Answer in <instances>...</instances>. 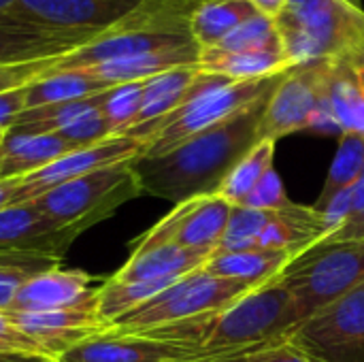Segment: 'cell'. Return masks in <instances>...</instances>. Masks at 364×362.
<instances>
[{
	"mask_svg": "<svg viewBox=\"0 0 364 362\" xmlns=\"http://www.w3.org/2000/svg\"><path fill=\"white\" fill-rule=\"evenodd\" d=\"M145 151H147V143H143L130 134H117V137L100 141L92 147L75 149V151L53 160L45 169L21 177L11 205L30 203L32 198L49 192L55 186H62L70 179L83 177L87 173H94V171L111 166V164L136 160Z\"/></svg>",
	"mask_w": 364,
	"mask_h": 362,
	"instance_id": "12",
	"label": "cell"
},
{
	"mask_svg": "<svg viewBox=\"0 0 364 362\" xmlns=\"http://www.w3.org/2000/svg\"><path fill=\"white\" fill-rule=\"evenodd\" d=\"M17 186H19V179H6V181H0V209L11 207L13 196H15V192H17Z\"/></svg>",
	"mask_w": 364,
	"mask_h": 362,
	"instance_id": "40",
	"label": "cell"
},
{
	"mask_svg": "<svg viewBox=\"0 0 364 362\" xmlns=\"http://www.w3.org/2000/svg\"><path fill=\"white\" fill-rule=\"evenodd\" d=\"M290 260L292 256L288 252L262 250V247L213 252L211 258L203 265V271L215 277L235 280V282H243L254 288H260V286L275 282Z\"/></svg>",
	"mask_w": 364,
	"mask_h": 362,
	"instance_id": "23",
	"label": "cell"
},
{
	"mask_svg": "<svg viewBox=\"0 0 364 362\" xmlns=\"http://www.w3.org/2000/svg\"><path fill=\"white\" fill-rule=\"evenodd\" d=\"M213 252L186 250L179 245H156L147 250H132L128 262L113 275L117 282H149L166 277H183L203 269Z\"/></svg>",
	"mask_w": 364,
	"mask_h": 362,
	"instance_id": "22",
	"label": "cell"
},
{
	"mask_svg": "<svg viewBox=\"0 0 364 362\" xmlns=\"http://www.w3.org/2000/svg\"><path fill=\"white\" fill-rule=\"evenodd\" d=\"M58 60L60 58H47V60H36V62L0 66V92L26 85V83H30V81L47 75V73H51Z\"/></svg>",
	"mask_w": 364,
	"mask_h": 362,
	"instance_id": "37",
	"label": "cell"
},
{
	"mask_svg": "<svg viewBox=\"0 0 364 362\" xmlns=\"http://www.w3.org/2000/svg\"><path fill=\"white\" fill-rule=\"evenodd\" d=\"M271 218V211L262 209H252L243 205H235L226 233L222 237V243L218 245L215 252H232V250H250L256 247L258 237L267 228Z\"/></svg>",
	"mask_w": 364,
	"mask_h": 362,
	"instance_id": "33",
	"label": "cell"
},
{
	"mask_svg": "<svg viewBox=\"0 0 364 362\" xmlns=\"http://www.w3.org/2000/svg\"><path fill=\"white\" fill-rule=\"evenodd\" d=\"M364 171V137L358 134H341L337 154L333 158V164L328 169V175L324 179L322 192L318 201L311 207L326 205L333 196H337L343 190L354 188V183L360 179Z\"/></svg>",
	"mask_w": 364,
	"mask_h": 362,
	"instance_id": "30",
	"label": "cell"
},
{
	"mask_svg": "<svg viewBox=\"0 0 364 362\" xmlns=\"http://www.w3.org/2000/svg\"><path fill=\"white\" fill-rule=\"evenodd\" d=\"M200 49L196 43L173 47V49H160L149 53H139L130 58L109 60L96 66H90L87 70L100 79L105 85H122V83H134V81H147L160 73L181 68V66H194L198 64Z\"/></svg>",
	"mask_w": 364,
	"mask_h": 362,
	"instance_id": "20",
	"label": "cell"
},
{
	"mask_svg": "<svg viewBox=\"0 0 364 362\" xmlns=\"http://www.w3.org/2000/svg\"><path fill=\"white\" fill-rule=\"evenodd\" d=\"M288 346L309 362H364V284L303 320Z\"/></svg>",
	"mask_w": 364,
	"mask_h": 362,
	"instance_id": "9",
	"label": "cell"
},
{
	"mask_svg": "<svg viewBox=\"0 0 364 362\" xmlns=\"http://www.w3.org/2000/svg\"><path fill=\"white\" fill-rule=\"evenodd\" d=\"M275 141H258L226 175L218 194L232 205H241L260 179L275 169Z\"/></svg>",
	"mask_w": 364,
	"mask_h": 362,
	"instance_id": "28",
	"label": "cell"
},
{
	"mask_svg": "<svg viewBox=\"0 0 364 362\" xmlns=\"http://www.w3.org/2000/svg\"><path fill=\"white\" fill-rule=\"evenodd\" d=\"M98 288L92 277L75 269H51L28 280L9 312H55L77 307L94 299Z\"/></svg>",
	"mask_w": 364,
	"mask_h": 362,
	"instance_id": "16",
	"label": "cell"
},
{
	"mask_svg": "<svg viewBox=\"0 0 364 362\" xmlns=\"http://www.w3.org/2000/svg\"><path fill=\"white\" fill-rule=\"evenodd\" d=\"M215 51H267V49H284L279 32L275 28V19L256 13L247 21H243L237 30H232L218 47H211ZM205 51V49H203Z\"/></svg>",
	"mask_w": 364,
	"mask_h": 362,
	"instance_id": "31",
	"label": "cell"
},
{
	"mask_svg": "<svg viewBox=\"0 0 364 362\" xmlns=\"http://www.w3.org/2000/svg\"><path fill=\"white\" fill-rule=\"evenodd\" d=\"M348 2H352V4H356V6H363V0H348Z\"/></svg>",
	"mask_w": 364,
	"mask_h": 362,
	"instance_id": "45",
	"label": "cell"
},
{
	"mask_svg": "<svg viewBox=\"0 0 364 362\" xmlns=\"http://www.w3.org/2000/svg\"><path fill=\"white\" fill-rule=\"evenodd\" d=\"M200 75L198 64L194 66H181L166 73H160L143 83V102L141 111L136 115L134 126L126 132L143 143H147V132L164 119L168 113H173L190 94L196 77Z\"/></svg>",
	"mask_w": 364,
	"mask_h": 362,
	"instance_id": "18",
	"label": "cell"
},
{
	"mask_svg": "<svg viewBox=\"0 0 364 362\" xmlns=\"http://www.w3.org/2000/svg\"><path fill=\"white\" fill-rule=\"evenodd\" d=\"M83 233L81 226L58 228L34 205H11L0 209V252L30 250L60 256Z\"/></svg>",
	"mask_w": 364,
	"mask_h": 362,
	"instance_id": "15",
	"label": "cell"
},
{
	"mask_svg": "<svg viewBox=\"0 0 364 362\" xmlns=\"http://www.w3.org/2000/svg\"><path fill=\"white\" fill-rule=\"evenodd\" d=\"M282 75L254 81H232L200 70L188 98L147 132V151L143 156H162L183 141L241 113L252 102L271 94Z\"/></svg>",
	"mask_w": 364,
	"mask_h": 362,
	"instance_id": "4",
	"label": "cell"
},
{
	"mask_svg": "<svg viewBox=\"0 0 364 362\" xmlns=\"http://www.w3.org/2000/svg\"><path fill=\"white\" fill-rule=\"evenodd\" d=\"M241 205L252 207V209H262V211H284L292 207L294 203L290 201L279 173L271 169Z\"/></svg>",
	"mask_w": 364,
	"mask_h": 362,
	"instance_id": "35",
	"label": "cell"
},
{
	"mask_svg": "<svg viewBox=\"0 0 364 362\" xmlns=\"http://www.w3.org/2000/svg\"><path fill=\"white\" fill-rule=\"evenodd\" d=\"M43 358H32V356H4L0 354V362H41Z\"/></svg>",
	"mask_w": 364,
	"mask_h": 362,
	"instance_id": "44",
	"label": "cell"
},
{
	"mask_svg": "<svg viewBox=\"0 0 364 362\" xmlns=\"http://www.w3.org/2000/svg\"><path fill=\"white\" fill-rule=\"evenodd\" d=\"M30 83L0 92V128L2 130H9L13 122L19 117V113L26 111V94H28Z\"/></svg>",
	"mask_w": 364,
	"mask_h": 362,
	"instance_id": "39",
	"label": "cell"
},
{
	"mask_svg": "<svg viewBox=\"0 0 364 362\" xmlns=\"http://www.w3.org/2000/svg\"><path fill=\"white\" fill-rule=\"evenodd\" d=\"M232 207L235 205L220 194H207L177 203L168 215H164L136 241L134 250L179 245L186 250L215 252L226 233Z\"/></svg>",
	"mask_w": 364,
	"mask_h": 362,
	"instance_id": "10",
	"label": "cell"
},
{
	"mask_svg": "<svg viewBox=\"0 0 364 362\" xmlns=\"http://www.w3.org/2000/svg\"><path fill=\"white\" fill-rule=\"evenodd\" d=\"M179 277H166V280H149V282H117L109 280L98 288V309L100 316L113 324L124 314L132 312L134 307L143 305L145 301L154 299L158 292L175 284Z\"/></svg>",
	"mask_w": 364,
	"mask_h": 362,
	"instance_id": "29",
	"label": "cell"
},
{
	"mask_svg": "<svg viewBox=\"0 0 364 362\" xmlns=\"http://www.w3.org/2000/svg\"><path fill=\"white\" fill-rule=\"evenodd\" d=\"M326 68L328 60L309 62L292 66L279 77L262 111L258 128L260 141L277 143L279 139L303 130L339 134L324 98Z\"/></svg>",
	"mask_w": 364,
	"mask_h": 362,
	"instance_id": "8",
	"label": "cell"
},
{
	"mask_svg": "<svg viewBox=\"0 0 364 362\" xmlns=\"http://www.w3.org/2000/svg\"><path fill=\"white\" fill-rule=\"evenodd\" d=\"M269 96L162 156L136 158L132 171L143 194L175 205L196 196L218 194L232 166L260 141L258 128Z\"/></svg>",
	"mask_w": 364,
	"mask_h": 362,
	"instance_id": "1",
	"label": "cell"
},
{
	"mask_svg": "<svg viewBox=\"0 0 364 362\" xmlns=\"http://www.w3.org/2000/svg\"><path fill=\"white\" fill-rule=\"evenodd\" d=\"M134 160L111 164L70 179L30 201L58 228L81 226L83 230L111 218L124 203L143 194L132 171Z\"/></svg>",
	"mask_w": 364,
	"mask_h": 362,
	"instance_id": "7",
	"label": "cell"
},
{
	"mask_svg": "<svg viewBox=\"0 0 364 362\" xmlns=\"http://www.w3.org/2000/svg\"><path fill=\"white\" fill-rule=\"evenodd\" d=\"M324 98L339 137H364V79L350 60H328Z\"/></svg>",
	"mask_w": 364,
	"mask_h": 362,
	"instance_id": "21",
	"label": "cell"
},
{
	"mask_svg": "<svg viewBox=\"0 0 364 362\" xmlns=\"http://www.w3.org/2000/svg\"><path fill=\"white\" fill-rule=\"evenodd\" d=\"M198 362H309L301 352H296L292 346L288 344H279V346H271V348H262V350H254V352H245V354H237V356H228V358H207V361Z\"/></svg>",
	"mask_w": 364,
	"mask_h": 362,
	"instance_id": "38",
	"label": "cell"
},
{
	"mask_svg": "<svg viewBox=\"0 0 364 362\" xmlns=\"http://www.w3.org/2000/svg\"><path fill=\"white\" fill-rule=\"evenodd\" d=\"M260 13H264V15H269V17H275L282 9H284V4L288 2V0H250Z\"/></svg>",
	"mask_w": 364,
	"mask_h": 362,
	"instance_id": "41",
	"label": "cell"
},
{
	"mask_svg": "<svg viewBox=\"0 0 364 362\" xmlns=\"http://www.w3.org/2000/svg\"><path fill=\"white\" fill-rule=\"evenodd\" d=\"M326 241H364V171L352 188L350 213L339 230H335Z\"/></svg>",
	"mask_w": 364,
	"mask_h": 362,
	"instance_id": "36",
	"label": "cell"
},
{
	"mask_svg": "<svg viewBox=\"0 0 364 362\" xmlns=\"http://www.w3.org/2000/svg\"><path fill=\"white\" fill-rule=\"evenodd\" d=\"M198 68L209 75H220L232 81H254L286 73L292 62L284 49L267 51H215L205 49L198 55Z\"/></svg>",
	"mask_w": 364,
	"mask_h": 362,
	"instance_id": "24",
	"label": "cell"
},
{
	"mask_svg": "<svg viewBox=\"0 0 364 362\" xmlns=\"http://www.w3.org/2000/svg\"><path fill=\"white\" fill-rule=\"evenodd\" d=\"M11 320L32 339H36L53 358H60L79 344L105 333L111 324L100 316L98 292L94 299L55 312H6Z\"/></svg>",
	"mask_w": 364,
	"mask_h": 362,
	"instance_id": "13",
	"label": "cell"
},
{
	"mask_svg": "<svg viewBox=\"0 0 364 362\" xmlns=\"http://www.w3.org/2000/svg\"><path fill=\"white\" fill-rule=\"evenodd\" d=\"M75 151L60 134H21L6 130L0 143V181L21 179Z\"/></svg>",
	"mask_w": 364,
	"mask_h": 362,
	"instance_id": "19",
	"label": "cell"
},
{
	"mask_svg": "<svg viewBox=\"0 0 364 362\" xmlns=\"http://www.w3.org/2000/svg\"><path fill=\"white\" fill-rule=\"evenodd\" d=\"M15 0H0V23H11L9 21V11Z\"/></svg>",
	"mask_w": 364,
	"mask_h": 362,
	"instance_id": "42",
	"label": "cell"
},
{
	"mask_svg": "<svg viewBox=\"0 0 364 362\" xmlns=\"http://www.w3.org/2000/svg\"><path fill=\"white\" fill-rule=\"evenodd\" d=\"M141 0H15L9 21L51 32H102Z\"/></svg>",
	"mask_w": 364,
	"mask_h": 362,
	"instance_id": "11",
	"label": "cell"
},
{
	"mask_svg": "<svg viewBox=\"0 0 364 362\" xmlns=\"http://www.w3.org/2000/svg\"><path fill=\"white\" fill-rule=\"evenodd\" d=\"M277 282L303 320L364 284V241H318L294 256Z\"/></svg>",
	"mask_w": 364,
	"mask_h": 362,
	"instance_id": "5",
	"label": "cell"
},
{
	"mask_svg": "<svg viewBox=\"0 0 364 362\" xmlns=\"http://www.w3.org/2000/svg\"><path fill=\"white\" fill-rule=\"evenodd\" d=\"M41 362H62V361H60V358H43Z\"/></svg>",
	"mask_w": 364,
	"mask_h": 362,
	"instance_id": "46",
	"label": "cell"
},
{
	"mask_svg": "<svg viewBox=\"0 0 364 362\" xmlns=\"http://www.w3.org/2000/svg\"><path fill=\"white\" fill-rule=\"evenodd\" d=\"M260 13L250 0H203L192 13L190 34L198 49L218 47L243 21Z\"/></svg>",
	"mask_w": 364,
	"mask_h": 362,
	"instance_id": "25",
	"label": "cell"
},
{
	"mask_svg": "<svg viewBox=\"0 0 364 362\" xmlns=\"http://www.w3.org/2000/svg\"><path fill=\"white\" fill-rule=\"evenodd\" d=\"M60 256L30 250H9L0 252V312H9L15 303L21 286L45 271L58 269Z\"/></svg>",
	"mask_w": 364,
	"mask_h": 362,
	"instance_id": "27",
	"label": "cell"
},
{
	"mask_svg": "<svg viewBox=\"0 0 364 362\" xmlns=\"http://www.w3.org/2000/svg\"><path fill=\"white\" fill-rule=\"evenodd\" d=\"M350 62L356 66V70L360 73V77L364 79V49L363 51H358L356 55H352V58H350Z\"/></svg>",
	"mask_w": 364,
	"mask_h": 362,
	"instance_id": "43",
	"label": "cell"
},
{
	"mask_svg": "<svg viewBox=\"0 0 364 362\" xmlns=\"http://www.w3.org/2000/svg\"><path fill=\"white\" fill-rule=\"evenodd\" d=\"M303 322L292 297L275 280L254 288L230 307L188 322L160 326L141 335L168 341L192 352L198 361L228 358L279 344Z\"/></svg>",
	"mask_w": 364,
	"mask_h": 362,
	"instance_id": "2",
	"label": "cell"
},
{
	"mask_svg": "<svg viewBox=\"0 0 364 362\" xmlns=\"http://www.w3.org/2000/svg\"><path fill=\"white\" fill-rule=\"evenodd\" d=\"M0 354L4 356H32L53 358L36 339L26 335L6 312H0Z\"/></svg>",
	"mask_w": 364,
	"mask_h": 362,
	"instance_id": "34",
	"label": "cell"
},
{
	"mask_svg": "<svg viewBox=\"0 0 364 362\" xmlns=\"http://www.w3.org/2000/svg\"><path fill=\"white\" fill-rule=\"evenodd\" d=\"M107 90H109V85H105L100 79H96L87 68L51 70V73L34 79L28 85L26 109L83 100V98L102 94Z\"/></svg>",
	"mask_w": 364,
	"mask_h": 362,
	"instance_id": "26",
	"label": "cell"
},
{
	"mask_svg": "<svg viewBox=\"0 0 364 362\" xmlns=\"http://www.w3.org/2000/svg\"><path fill=\"white\" fill-rule=\"evenodd\" d=\"M62 362H196V356L149 335H128L113 329L79 344L60 356Z\"/></svg>",
	"mask_w": 364,
	"mask_h": 362,
	"instance_id": "14",
	"label": "cell"
},
{
	"mask_svg": "<svg viewBox=\"0 0 364 362\" xmlns=\"http://www.w3.org/2000/svg\"><path fill=\"white\" fill-rule=\"evenodd\" d=\"M273 19L292 66L350 60L364 49V9L348 0H288Z\"/></svg>",
	"mask_w": 364,
	"mask_h": 362,
	"instance_id": "3",
	"label": "cell"
},
{
	"mask_svg": "<svg viewBox=\"0 0 364 362\" xmlns=\"http://www.w3.org/2000/svg\"><path fill=\"white\" fill-rule=\"evenodd\" d=\"M4 132H6V130H2V128H0V143H2V137H4Z\"/></svg>",
	"mask_w": 364,
	"mask_h": 362,
	"instance_id": "47",
	"label": "cell"
},
{
	"mask_svg": "<svg viewBox=\"0 0 364 362\" xmlns=\"http://www.w3.org/2000/svg\"><path fill=\"white\" fill-rule=\"evenodd\" d=\"M252 290L254 286L250 284L215 277L198 269L179 277L154 299L117 318L111 329L117 333L141 335L160 326L179 324L207 314L222 312Z\"/></svg>",
	"mask_w": 364,
	"mask_h": 362,
	"instance_id": "6",
	"label": "cell"
},
{
	"mask_svg": "<svg viewBox=\"0 0 364 362\" xmlns=\"http://www.w3.org/2000/svg\"><path fill=\"white\" fill-rule=\"evenodd\" d=\"M143 83L145 81H134V83H122L113 85L102 94L100 100V111L107 117L113 134H126L141 111L143 102Z\"/></svg>",
	"mask_w": 364,
	"mask_h": 362,
	"instance_id": "32",
	"label": "cell"
},
{
	"mask_svg": "<svg viewBox=\"0 0 364 362\" xmlns=\"http://www.w3.org/2000/svg\"><path fill=\"white\" fill-rule=\"evenodd\" d=\"M98 32H51L19 23H0V66L62 58L90 43Z\"/></svg>",
	"mask_w": 364,
	"mask_h": 362,
	"instance_id": "17",
	"label": "cell"
}]
</instances>
